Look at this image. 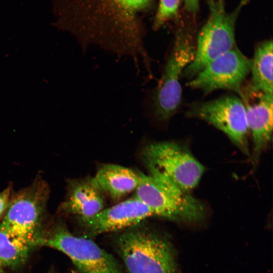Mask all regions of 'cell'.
I'll return each instance as SVG.
<instances>
[{"label":"cell","mask_w":273,"mask_h":273,"mask_svg":"<svg viewBox=\"0 0 273 273\" xmlns=\"http://www.w3.org/2000/svg\"><path fill=\"white\" fill-rule=\"evenodd\" d=\"M154 0H58V26L71 33L83 51L97 47L131 59L147 73L152 60L145 46L144 19Z\"/></svg>","instance_id":"6da1fadb"},{"label":"cell","mask_w":273,"mask_h":273,"mask_svg":"<svg viewBox=\"0 0 273 273\" xmlns=\"http://www.w3.org/2000/svg\"><path fill=\"white\" fill-rule=\"evenodd\" d=\"M196 37L192 27L183 25L174 38L165 59L160 78L155 87L147 92L144 111L155 121L166 123L178 111L181 104L180 80L195 54Z\"/></svg>","instance_id":"7a4b0ae2"},{"label":"cell","mask_w":273,"mask_h":273,"mask_svg":"<svg viewBox=\"0 0 273 273\" xmlns=\"http://www.w3.org/2000/svg\"><path fill=\"white\" fill-rule=\"evenodd\" d=\"M140 224L123 230L114 240L115 250L128 273H175L171 245Z\"/></svg>","instance_id":"3957f363"},{"label":"cell","mask_w":273,"mask_h":273,"mask_svg":"<svg viewBox=\"0 0 273 273\" xmlns=\"http://www.w3.org/2000/svg\"><path fill=\"white\" fill-rule=\"evenodd\" d=\"M209 15L196 37L194 58L184 71L181 78H193L213 60L236 46L235 26L242 8L249 0H241L231 12L223 0H206Z\"/></svg>","instance_id":"277c9868"},{"label":"cell","mask_w":273,"mask_h":273,"mask_svg":"<svg viewBox=\"0 0 273 273\" xmlns=\"http://www.w3.org/2000/svg\"><path fill=\"white\" fill-rule=\"evenodd\" d=\"M139 173L140 181L134 196L145 204L154 216L184 221L199 220L205 216L204 205L189 192L157 173Z\"/></svg>","instance_id":"5b68a950"},{"label":"cell","mask_w":273,"mask_h":273,"mask_svg":"<svg viewBox=\"0 0 273 273\" xmlns=\"http://www.w3.org/2000/svg\"><path fill=\"white\" fill-rule=\"evenodd\" d=\"M142 156L149 172L161 175L188 192L197 186L205 170L187 148L173 142L149 144L143 149Z\"/></svg>","instance_id":"8992f818"},{"label":"cell","mask_w":273,"mask_h":273,"mask_svg":"<svg viewBox=\"0 0 273 273\" xmlns=\"http://www.w3.org/2000/svg\"><path fill=\"white\" fill-rule=\"evenodd\" d=\"M188 118L203 120L223 132L244 154L250 155L245 110L238 96L224 95L209 101L189 103Z\"/></svg>","instance_id":"52a82bcc"},{"label":"cell","mask_w":273,"mask_h":273,"mask_svg":"<svg viewBox=\"0 0 273 273\" xmlns=\"http://www.w3.org/2000/svg\"><path fill=\"white\" fill-rule=\"evenodd\" d=\"M251 66V60L236 46L208 64L189 80L186 86L201 91L205 96L215 90L225 89L239 97L250 73Z\"/></svg>","instance_id":"ba28073f"},{"label":"cell","mask_w":273,"mask_h":273,"mask_svg":"<svg viewBox=\"0 0 273 273\" xmlns=\"http://www.w3.org/2000/svg\"><path fill=\"white\" fill-rule=\"evenodd\" d=\"M39 244L56 249L68 256L79 273H123L110 254L87 238L76 236L64 228L58 229Z\"/></svg>","instance_id":"9c48e42d"},{"label":"cell","mask_w":273,"mask_h":273,"mask_svg":"<svg viewBox=\"0 0 273 273\" xmlns=\"http://www.w3.org/2000/svg\"><path fill=\"white\" fill-rule=\"evenodd\" d=\"M44 196L39 189L34 187L19 194L10 201L0 228L33 246L38 244L41 238L38 230Z\"/></svg>","instance_id":"30bf717a"},{"label":"cell","mask_w":273,"mask_h":273,"mask_svg":"<svg viewBox=\"0 0 273 273\" xmlns=\"http://www.w3.org/2000/svg\"><path fill=\"white\" fill-rule=\"evenodd\" d=\"M244 105L249 131L252 135V160L256 164L271 140L272 131V94L244 84L239 96Z\"/></svg>","instance_id":"8fae6325"},{"label":"cell","mask_w":273,"mask_h":273,"mask_svg":"<svg viewBox=\"0 0 273 273\" xmlns=\"http://www.w3.org/2000/svg\"><path fill=\"white\" fill-rule=\"evenodd\" d=\"M151 216H154L151 210L133 196L91 217L79 219L87 236H95L123 231Z\"/></svg>","instance_id":"7c38bea8"},{"label":"cell","mask_w":273,"mask_h":273,"mask_svg":"<svg viewBox=\"0 0 273 273\" xmlns=\"http://www.w3.org/2000/svg\"><path fill=\"white\" fill-rule=\"evenodd\" d=\"M104 195L94 177L75 180L70 185L63 208L79 218L91 217L105 208Z\"/></svg>","instance_id":"4fadbf2b"},{"label":"cell","mask_w":273,"mask_h":273,"mask_svg":"<svg viewBox=\"0 0 273 273\" xmlns=\"http://www.w3.org/2000/svg\"><path fill=\"white\" fill-rule=\"evenodd\" d=\"M94 177L103 193L114 201L135 191L140 181L139 172L113 164L101 166Z\"/></svg>","instance_id":"5bb4252c"},{"label":"cell","mask_w":273,"mask_h":273,"mask_svg":"<svg viewBox=\"0 0 273 273\" xmlns=\"http://www.w3.org/2000/svg\"><path fill=\"white\" fill-rule=\"evenodd\" d=\"M272 40L258 43L251 60V77L249 84L253 88L272 94Z\"/></svg>","instance_id":"9a60e30c"},{"label":"cell","mask_w":273,"mask_h":273,"mask_svg":"<svg viewBox=\"0 0 273 273\" xmlns=\"http://www.w3.org/2000/svg\"><path fill=\"white\" fill-rule=\"evenodd\" d=\"M33 245L0 228V262L11 267L22 264Z\"/></svg>","instance_id":"2e32d148"},{"label":"cell","mask_w":273,"mask_h":273,"mask_svg":"<svg viewBox=\"0 0 273 273\" xmlns=\"http://www.w3.org/2000/svg\"><path fill=\"white\" fill-rule=\"evenodd\" d=\"M180 1L159 0L153 19V30H158L170 21H178Z\"/></svg>","instance_id":"e0dca14e"},{"label":"cell","mask_w":273,"mask_h":273,"mask_svg":"<svg viewBox=\"0 0 273 273\" xmlns=\"http://www.w3.org/2000/svg\"><path fill=\"white\" fill-rule=\"evenodd\" d=\"M10 193V188L0 192V220L2 219L9 204Z\"/></svg>","instance_id":"ac0fdd59"},{"label":"cell","mask_w":273,"mask_h":273,"mask_svg":"<svg viewBox=\"0 0 273 273\" xmlns=\"http://www.w3.org/2000/svg\"><path fill=\"white\" fill-rule=\"evenodd\" d=\"M185 10L188 13L195 15L199 9V0H182Z\"/></svg>","instance_id":"d6986e66"},{"label":"cell","mask_w":273,"mask_h":273,"mask_svg":"<svg viewBox=\"0 0 273 273\" xmlns=\"http://www.w3.org/2000/svg\"><path fill=\"white\" fill-rule=\"evenodd\" d=\"M3 265L0 262V273H5L3 269Z\"/></svg>","instance_id":"ffe728a7"},{"label":"cell","mask_w":273,"mask_h":273,"mask_svg":"<svg viewBox=\"0 0 273 273\" xmlns=\"http://www.w3.org/2000/svg\"><path fill=\"white\" fill-rule=\"evenodd\" d=\"M49 273H52V272H49Z\"/></svg>","instance_id":"44dd1931"}]
</instances>
